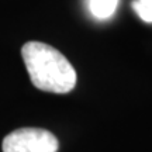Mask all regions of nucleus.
I'll return each instance as SVG.
<instances>
[{
	"label": "nucleus",
	"instance_id": "obj_1",
	"mask_svg": "<svg viewBox=\"0 0 152 152\" xmlns=\"http://www.w3.org/2000/svg\"><path fill=\"white\" fill-rule=\"evenodd\" d=\"M21 55L33 85L49 93H69L76 86V71L72 64L48 44L30 41Z\"/></svg>",
	"mask_w": 152,
	"mask_h": 152
},
{
	"label": "nucleus",
	"instance_id": "obj_2",
	"mask_svg": "<svg viewBox=\"0 0 152 152\" xmlns=\"http://www.w3.org/2000/svg\"><path fill=\"white\" fill-rule=\"evenodd\" d=\"M3 152H56V137L42 128H18L3 140Z\"/></svg>",
	"mask_w": 152,
	"mask_h": 152
},
{
	"label": "nucleus",
	"instance_id": "obj_3",
	"mask_svg": "<svg viewBox=\"0 0 152 152\" xmlns=\"http://www.w3.org/2000/svg\"><path fill=\"white\" fill-rule=\"evenodd\" d=\"M117 4H118V0H90L89 1L92 14L100 20L113 16L117 9Z\"/></svg>",
	"mask_w": 152,
	"mask_h": 152
},
{
	"label": "nucleus",
	"instance_id": "obj_4",
	"mask_svg": "<svg viewBox=\"0 0 152 152\" xmlns=\"http://www.w3.org/2000/svg\"><path fill=\"white\" fill-rule=\"evenodd\" d=\"M132 9L145 23H152V0H134Z\"/></svg>",
	"mask_w": 152,
	"mask_h": 152
}]
</instances>
